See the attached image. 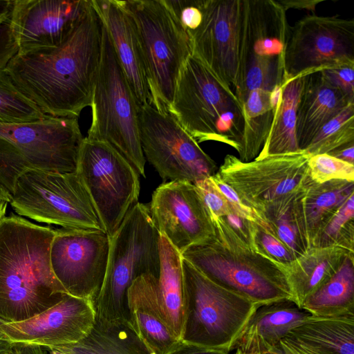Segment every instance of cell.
Instances as JSON below:
<instances>
[{
    "mask_svg": "<svg viewBox=\"0 0 354 354\" xmlns=\"http://www.w3.org/2000/svg\"><path fill=\"white\" fill-rule=\"evenodd\" d=\"M182 267L188 297L183 341L229 353L258 305L214 283L183 258Z\"/></svg>",
    "mask_w": 354,
    "mask_h": 354,
    "instance_id": "30bf717a",
    "label": "cell"
},
{
    "mask_svg": "<svg viewBox=\"0 0 354 354\" xmlns=\"http://www.w3.org/2000/svg\"><path fill=\"white\" fill-rule=\"evenodd\" d=\"M194 185L206 205L212 221L233 212L210 176L195 183Z\"/></svg>",
    "mask_w": 354,
    "mask_h": 354,
    "instance_id": "f35d334b",
    "label": "cell"
},
{
    "mask_svg": "<svg viewBox=\"0 0 354 354\" xmlns=\"http://www.w3.org/2000/svg\"><path fill=\"white\" fill-rule=\"evenodd\" d=\"M286 11L290 8L306 10L315 14V8L322 0H279Z\"/></svg>",
    "mask_w": 354,
    "mask_h": 354,
    "instance_id": "bcb514c9",
    "label": "cell"
},
{
    "mask_svg": "<svg viewBox=\"0 0 354 354\" xmlns=\"http://www.w3.org/2000/svg\"><path fill=\"white\" fill-rule=\"evenodd\" d=\"M10 200V193L3 186H0V222L6 216V211Z\"/></svg>",
    "mask_w": 354,
    "mask_h": 354,
    "instance_id": "f907efd6",
    "label": "cell"
},
{
    "mask_svg": "<svg viewBox=\"0 0 354 354\" xmlns=\"http://www.w3.org/2000/svg\"><path fill=\"white\" fill-rule=\"evenodd\" d=\"M264 354H268V353H264Z\"/></svg>",
    "mask_w": 354,
    "mask_h": 354,
    "instance_id": "680465c9",
    "label": "cell"
},
{
    "mask_svg": "<svg viewBox=\"0 0 354 354\" xmlns=\"http://www.w3.org/2000/svg\"><path fill=\"white\" fill-rule=\"evenodd\" d=\"M171 354H230L225 351L203 347L183 341L180 347Z\"/></svg>",
    "mask_w": 354,
    "mask_h": 354,
    "instance_id": "f6af8a7d",
    "label": "cell"
},
{
    "mask_svg": "<svg viewBox=\"0 0 354 354\" xmlns=\"http://www.w3.org/2000/svg\"><path fill=\"white\" fill-rule=\"evenodd\" d=\"M83 140L77 118L0 122V184L11 194L27 171H75Z\"/></svg>",
    "mask_w": 354,
    "mask_h": 354,
    "instance_id": "8992f818",
    "label": "cell"
},
{
    "mask_svg": "<svg viewBox=\"0 0 354 354\" xmlns=\"http://www.w3.org/2000/svg\"><path fill=\"white\" fill-rule=\"evenodd\" d=\"M49 348L66 354H153L128 319L95 321L90 333L78 342Z\"/></svg>",
    "mask_w": 354,
    "mask_h": 354,
    "instance_id": "83f0119b",
    "label": "cell"
},
{
    "mask_svg": "<svg viewBox=\"0 0 354 354\" xmlns=\"http://www.w3.org/2000/svg\"><path fill=\"white\" fill-rule=\"evenodd\" d=\"M255 249L283 268L297 259L293 252L271 231L257 224L254 237Z\"/></svg>",
    "mask_w": 354,
    "mask_h": 354,
    "instance_id": "74e56055",
    "label": "cell"
},
{
    "mask_svg": "<svg viewBox=\"0 0 354 354\" xmlns=\"http://www.w3.org/2000/svg\"><path fill=\"white\" fill-rule=\"evenodd\" d=\"M13 1L0 0V59L8 61L18 53V46L10 28Z\"/></svg>",
    "mask_w": 354,
    "mask_h": 354,
    "instance_id": "60d3db41",
    "label": "cell"
},
{
    "mask_svg": "<svg viewBox=\"0 0 354 354\" xmlns=\"http://www.w3.org/2000/svg\"><path fill=\"white\" fill-rule=\"evenodd\" d=\"M284 339L308 354H354V313L310 315Z\"/></svg>",
    "mask_w": 354,
    "mask_h": 354,
    "instance_id": "d4e9b609",
    "label": "cell"
},
{
    "mask_svg": "<svg viewBox=\"0 0 354 354\" xmlns=\"http://www.w3.org/2000/svg\"><path fill=\"white\" fill-rule=\"evenodd\" d=\"M301 308L316 317L354 313V252L345 257L335 273L304 301Z\"/></svg>",
    "mask_w": 354,
    "mask_h": 354,
    "instance_id": "4dcf8cb0",
    "label": "cell"
},
{
    "mask_svg": "<svg viewBox=\"0 0 354 354\" xmlns=\"http://www.w3.org/2000/svg\"><path fill=\"white\" fill-rule=\"evenodd\" d=\"M147 205L159 234L180 254L214 234L210 213L191 182L171 180L161 184Z\"/></svg>",
    "mask_w": 354,
    "mask_h": 354,
    "instance_id": "ac0fdd59",
    "label": "cell"
},
{
    "mask_svg": "<svg viewBox=\"0 0 354 354\" xmlns=\"http://www.w3.org/2000/svg\"><path fill=\"white\" fill-rule=\"evenodd\" d=\"M12 344L0 333V354H9Z\"/></svg>",
    "mask_w": 354,
    "mask_h": 354,
    "instance_id": "816d5d0a",
    "label": "cell"
},
{
    "mask_svg": "<svg viewBox=\"0 0 354 354\" xmlns=\"http://www.w3.org/2000/svg\"><path fill=\"white\" fill-rule=\"evenodd\" d=\"M233 354H242V353H240V352H239V351H235V352H234V353H233Z\"/></svg>",
    "mask_w": 354,
    "mask_h": 354,
    "instance_id": "9f6ffc18",
    "label": "cell"
},
{
    "mask_svg": "<svg viewBox=\"0 0 354 354\" xmlns=\"http://www.w3.org/2000/svg\"><path fill=\"white\" fill-rule=\"evenodd\" d=\"M354 143V102L326 124L304 151L309 157Z\"/></svg>",
    "mask_w": 354,
    "mask_h": 354,
    "instance_id": "e575fe53",
    "label": "cell"
},
{
    "mask_svg": "<svg viewBox=\"0 0 354 354\" xmlns=\"http://www.w3.org/2000/svg\"><path fill=\"white\" fill-rule=\"evenodd\" d=\"M109 242L102 230L57 229L50 266L68 295L95 301L105 277Z\"/></svg>",
    "mask_w": 354,
    "mask_h": 354,
    "instance_id": "e0dca14e",
    "label": "cell"
},
{
    "mask_svg": "<svg viewBox=\"0 0 354 354\" xmlns=\"http://www.w3.org/2000/svg\"><path fill=\"white\" fill-rule=\"evenodd\" d=\"M90 0H14L12 34L24 55L62 45L84 16Z\"/></svg>",
    "mask_w": 354,
    "mask_h": 354,
    "instance_id": "d6986e66",
    "label": "cell"
},
{
    "mask_svg": "<svg viewBox=\"0 0 354 354\" xmlns=\"http://www.w3.org/2000/svg\"><path fill=\"white\" fill-rule=\"evenodd\" d=\"M310 315L291 299L259 305L233 342L229 353H268Z\"/></svg>",
    "mask_w": 354,
    "mask_h": 354,
    "instance_id": "603a6c76",
    "label": "cell"
},
{
    "mask_svg": "<svg viewBox=\"0 0 354 354\" xmlns=\"http://www.w3.org/2000/svg\"><path fill=\"white\" fill-rule=\"evenodd\" d=\"M214 234L191 246L182 258L218 285L259 306L291 299L284 268L243 243L220 218Z\"/></svg>",
    "mask_w": 354,
    "mask_h": 354,
    "instance_id": "3957f363",
    "label": "cell"
},
{
    "mask_svg": "<svg viewBox=\"0 0 354 354\" xmlns=\"http://www.w3.org/2000/svg\"><path fill=\"white\" fill-rule=\"evenodd\" d=\"M90 140L109 144L145 177L139 130V106L102 24V51L93 88Z\"/></svg>",
    "mask_w": 354,
    "mask_h": 354,
    "instance_id": "ba28073f",
    "label": "cell"
},
{
    "mask_svg": "<svg viewBox=\"0 0 354 354\" xmlns=\"http://www.w3.org/2000/svg\"><path fill=\"white\" fill-rule=\"evenodd\" d=\"M303 79L304 76L286 79L280 87L268 135L256 158L303 152L298 147L295 133Z\"/></svg>",
    "mask_w": 354,
    "mask_h": 354,
    "instance_id": "f1b7e54d",
    "label": "cell"
},
{
    "mask_svg": "<svg viewBox=\"0 0 354 354\" xmlns=\"http://www.w3.org/2000/svg\"><path fill=\"white\" fill-rule=\"evenodd\" d=\"M168 112L198 143L216 141L239 151L243 104L193 55L180 72Z\"/></svg>",
    "mask_w": 354,
    "mask_h": 354,
    "instance_id": "277c9868",
    "label": "cell"
},
{
    "mask_svg": "<svg viewBox=\"0 0 354 354\" xmlns=\"http://www.w3.org/2000/svg\"><path fill=\"white\" fill-rule=\"evenodd\" d=\"M142 149L163 180L195 183L215 174L216 162L169 113L151 104L139 108Z\"/></svg>",
    "mask_w": 354,
    "mask_h": 354,
    "instance_id": "5bb4252c",
    "label": "cell"
},
{
    "mask_svg": "<svg viewBox=\"0 0 354 354\" xmlns=\"http://www.w3.org/2000/svg\"><path fill=\"white\" fill-rule=\"evenodd\" d=\"M331 246L354 252V194L327 223L310 248Z\"/></svg>",
    "mask_w": 354,
    "mask_h": 354,
    "instance_id": "d590c367",
    "label": "cell"
},
{
    "mask_svg": "<svg viewBox=\"0 0 354 354\" xmlns=\"http://www.w3.org/2000/svg\"><path fill=\"white\" fill-rule=\"evenodd\" d=\"M306 189L272 201L260 212L272 232L297 258L310 248L303 207V198Z\"/></svg>",
    "mask_w": 354,
    "mask_h": 354,
    "instance_id": "f546056e",
    "label": "cell"
},
{
    "mask_svg": "<svg viewBox=\"0 0 354 354\" xmlns=\"http://www.w3.org/2000/svg\"><path fill=\"white\" fill-rule=\"evenodd\" d=\"M10 194V204L20 216L65 230L104 231L76 171H27L18 178Z\"/></svg>",
    "mask_w": 354,
    "mask_h": 354,
    "instance_id": "9c48e42d",
    "label": "cell"
},
{
    "mask_svg": "<svg viewBox=\"0 0 354 354\" xmlns=\"http://www.w3.org/2000/svg\"><path fill=\"white\" fill-rule=\"evenodd\" d=\"M351 102L354 98L330 84L320 71L304 75L295 124L299 150L304 151L322 127Z\"/></svg>",
    "mask_w": 354,
    "mask_h": 354,
    "instance_id": "cb8c5ba5",
    "label": "cell"
},
{
    "mask_svg": "<svg viewBox=\"0 0 354 354\" xmlns=\"http://www.w3.org/2000/svg\"><path fill=\"white\" fill-rule=\"evenodd\" d=\"M308 158L303 151L243 162L228 154L216 173L247 205L260 214L266 205L308 187L313 182Z\"/></svg>",
    "mask_w": 354,
    "mask_h": 354,
    "instance_id": "9a60e30c",
    "label": "cell"
},
{
    "mask_svg": "<svg viewBox=\"0 0 354 354\" xmlns=\"http://www.w3.org/2000/svg\"><path fill=\"white\" fill-rule=\"evenodd\" d=\"M220 218L225 223L243 243L256 250L254 243L256 223L239 216L234 212Z\"/></svg>",
    "mask_w": 354,
    "mask_h": 354,
    "instance_id": "ee69618b",
    "label": "cell"
},
{
    "mask_svg": "<svg viewBox=\"0 0 354 354\" xmlns=\"http://www.w3.org/2000/svg\"><path fill=\"white\" fill-rule=\"evenodd\" d=\"M333 86L354 98V64H341L319 71Z\"/></svg>",
    "mask_w": 354,
    "mask_h": 354,
    "instance_id": "7bdbcfd3",
    "label": "cell"
},
{
    "mask_svg": "<svg viewBox=\"0 0 354 354\" xmlns=\"http://www.w3.org/2000/svg\"><path fill=\"white\" fill-rule=\"evenodd\" d=\"M327 154L344 162L354 165V143L341 147Z\"/></svg>",
    "mask_w": 354,
    "mask_h": 354,
    "instance_id": "c3c4849f",
    "label": "cell"
},
{
    "mask_svg": "<svg viewBox=\"0 0 354 354\" xmlns=\"http://www.w3.org/2000/svg\"><path fill=\"white\" fill-rule=\"evenodd\" d=\"M180 24L188 32L198 27L202 19L200 0H166Z\"/></svg>",
    "mask_w": 354,
    "mask_h": 354,
    "instance_id": "b9f144b4",
    "label": "cell"
},
{
    "mask_svg": "<svg viewBox=\"0 0 354 354\" xmlns=\"http://www.w3.org/2000/svg\"><path fill=\"white\" fill-rule=\"evenodd\" d=\"M210 177L226 198L234 213L265 228H270L264 218L257 210L247 205L235 191L221 178L217 173Z\"/></svg>",
    "mask_w": 354,
    "mask_h": 354,
    "instance_id": "ab89813d",
    "label": "cell"
},
{
    "mask_svg": "<svg viewBox=\"0 0 354 354\" xmlns=\"http://www.w3.org/2000/svg\"><path fill=\"white\" fill-rule=\"evenodd\" d=\"M286 11L277 0H247L241 56L242 102L253 90L274 92L285 81L284 56L290 30Z\"/></svg>",
    "mask_w": 354,
    "mask_h": 354,
    "instance_id": "7c38bea8",
    "label": "cell"
},
{
    "mask_svg": "<svg viewBox=\"0 0 354 354\" xmlns=\"http://www.w3.org/2000/svg\"><path fill=\"white\" fill-rule=\"evenodd\" d=\"M128 320L153 354H171L183 341L173 333L164 317L158 292V278L142 274L127 292Z\"/></svg>",
    "mask_w": 354,
    "mask_h": 354,
    "instance_id": "7402d4cb",
    "label": "cell"
},
{
    "mask_svg": "<svg viewBox=\"0 0 354 354\" xmlns=\"http://www.w3.org/2000/svg\"><path fill=\"white\" fill-rule=\"evenodd\" d=\"M102 28L91 1L82 19L62 45L17 53L5 68L17 87L45 115L77 118L91 105L101 57Z\"/></svg>",
    "mask_w": 354,
    "mask_h": 354,
    "instance_id": "6da1fadb",
    "label": "cell"
},
{
    "mask_svg": "<svg viewBox=\"0 0 354 354\" xmlns=\"http://www.w3.org/2000/svg\"><path fill=\"white\" fill-rule=\"evenodd\" d=\"M308 173L311 180L317 183L336 180L354 182V165L326 153L309 157Z\"/></svg>",
    "mask_w": 354,
    "mask_h": 354,
    "instance_id": "8d00e7d4",
    "label": "cell"
},
{
    "mask_svg": "<svg viewBox=\"0 0 354 354\" xmlns=\"http://www.w3.org/2000/svg\"><path fill=\"white\" fill-rule=\"evenodd\" d=\"M9 354H47V352L39 346L13 344Z\"/></svg>",
    "mask_w": 354,
    "mask_h": 354,
    "instance_id": "681fc988",
    "label": "cell"
},
{
    "mask_svg": "<svg viewBox=\"0 0 354 354\" xmlns=\"http://www.w3.org/2000/svg\"><path fill=\"white\" fill-rule=\"evenodd\" d=\"M46 117L17 87L5 67L0 68V122L26 124L41 121Z\"/></svg>",
    "mask_w": 354,
    "mask_h": 354,
    "instance_id": "836d02e7",
    "label": "cell"
},
{
    "mask_svg": "<svg viewBox=\"0 0 354 354\" xmlns=\"http://www.w3.org/2000/svg\"><path fill=\"white\" fill-rule=\"evenodd\" d=\"M44 349L46 351L47 354H66L63 352H61L58 350L53 349V348H44Z\"/></svg>",
    "mask_w": 354,
    "mask_h": 354,
    "instance_id": "f5cc1de1",
    "label": "cell"
},
{
    "mask_svg": "<svg viewBox=\"0 0 354 354\" xmlns=\"http://www.w3.org/2000/svg\"><path fill=\"white\" fill-rule=\"evenodd\" d=\"M118 1L140 42L151 105L168 112L180 72L192 55L189 34L166 0Z\"/></svg>",
    "mask_w": 354,
    "mask_h": 354,
    "instance_id": "5b68a950",
    "label": "cell"
},
{
    "mask_svg": "<svg viewBox=\"0 0 354 354\" xmlns=\"http://www.w3.org/2000/svg\"><path fill=\"white\" fill-rule=\"evenodd\" d=\"M95 321L93 300L67 294L31 318L0 326V333L12 344L49 348L78 342L90 333Z\"/></svg>",
    "mask_w": 354,
    "mask_h": 354,
    "instance_id": "ffe728a7",
    "label": "cell"
},
{
    "mask_svg": "<svg viewBox=\"0 0 354 354\" xmlns=\"http://www.w3.org/2000/svg\"><path fill=\"white\" fill-rule=\"evenodd\" d=\"M56 232L14 214L0 222V319L5 323L31 318L68 294L50 266Z\"/></svg>",
    "mask_w": 354,
    "mask_h": 354,
    "instance_id": "7a4b0ae2",
    "label": "cell"
},
{
    "mask_svg": "<svg viewBox=\"0 0 354 354\" xmlns=\"http://www.w3.org/2000/svg\"><path fill=\"white\" fill-rule=\"evenodd\" d=\"M202 19L190 36L192 55L238 97L247 0H200Z\"/></svg>",
    "mask_w": 354,
    "mask_h": 354,
    "instance_id": "4fadbf2b",
    "label": "cell"
},
{
    "mask_svg": "<svg viewBox=\"0 0 354 354\" xmlns=\"http://www.w3.org/2000/svg\"><path fill=\"white\" fill-rule=\"evenodd\" d=\"M0 186H3V185H1L0 184Z\"/></svg>",
    "mask_w": 354,
    "mask_h": 354,
    "instance_id": "6f0895ef",
    "label": "cell"
},
{
    "mask_svg": "<svg viewBox=\"0 0 354 354\" xmlns=\"http://www.w3.org/2000/svg\"><path fill=\"white\" fill-rule=\"evenodd\" d=\"M75 171L85 185L102 227L112 236L140 194L138 174L109 144L84 138Z\"/></svg>",
    "mask_w": 354,
    "mask_h": 354,
    "instance_id": "8fae6325",
    "label": "cell"
},
{
    "mask_svg": "<svg viewBox=\"0 0 354 354\" xmlns=\"http://www.w3.org/2000/svg\"><path fill=\"white\" fill-rule=\"evenodd\" d=\"M8 63L6 60H0V68H3Z\"/></svg>",
    "mask_w": 354,
    "mask_h": 354,
    "instance_id": "db71d44e",
    "label": "cell"
},
{
    "mask_svg": "<svg viewBox=\"0 0 354 354\" xmlns=\"http://www.w3.org/2000/svg\"><path fill=\"white\" fill-rule=\"evenodd\" d=\"M159 253L158 292L161 310L173 333L183 341L188 314V297L181 254L161 234Z\"/></svg>",
    "mask_w": 354,
    "mask_h": 354,
    "instance_id": "484cf974",
    "label": "cell"
},
{
    "mask_svg": "<svg viewBox=\"0 0 354 354\" xmlns=\"http://www.w3.org/2000/svg\"><path fill=\"white\" fill-rule=\"evenodd\" d=\"M91 1L109 35L138 105H151L141 48L130 17L118 0Z\"/></svg>",
    "mask_w": 354,
    "mask_h": 354,
    "instance_id": "44dd1931",
    "label": "cell"
},
{
    "mask_svg": "<svg viewBox=\"0 0 354 354\" xmlns=\"http://www.w3.org/2000/svg\"><path fill=\"white\" fill-rule=\"evenodd\" d=\"M341 64H354L353 19L309 14L290 27L285 80Z\"/></svg>",
    "mask_w": 354,
    "mask_h": 354,
    "instance_id": "2e32d148",
    "label": "cell"
},
{
    "mask_svg": "<svg viewBox=\"0 0 354 354\" xmlns=\"http://www.w3.org/2000/svg\"><path fill=\"white\" fill-rule=\"evenodd\" d=\"M354 194V182L330 180L322 183L313 181L305 191L303 207L310 245L327 223Z\"/></svg>",
    "mask_w": 354,
    "mask_h": 354,
    "instance_id": "d6a6232c",
    "label": "cell"
},
{
    "mask_svg": "<svg viewBox=\"0 0 354 354\" xmlns=\"http://www.w3.org/2000/svg\"><path fill=\"white\" fill-rule=\"evenodd\" d=\"M280 88L274 92L257 89L250 91L242 102L245 125L239 159L254 160L268 135Z\"/></svg>",
    "mask_w": 354,
    "mask_h": 354,
    "instance_id": "1f68e13d",
    "label": "cell"
},
{
    "mask_svg": "<svg viewBox=\"0 0 354 354\" xmlns=\"http://www.w3.org/2000/svg\"><path fill=\"white\" fill-rule=\"evenodd\" d=\"M268 354H308L286 339H282Z\"/></svg>",
    "mask_w": 354,
    "mask_h": 354,
    "instance_id": "7dc6e473",
    "label": "cell"
},
{
    "mask_svg": "<svg viewBox=\"0 0 354 354\" xmlns=\"http://www.w3.org/2000/svg\"><path fill=\"white\" fill-rule=\"evenodd\" d=\"M351 252L337 247H311L284 268L292 301L301 308L304 301L323 286Z\"/></svg>",
    "mask_w": 354,
    "mask_h": 354,
    "instance_id": "4316f807",
    "label": "cell"
},
{
    "mask_svg": "<svg viewBox=\"0 0 354 354\" xmlns=\"http://www.w3.org/2000/svg\"><path fill=\"white\" fill-rule=\"evenodd\" d=\"M5 322L0 319V326L4 324Z\"/></svg>",
    "mask_w": 354,
    "mask_h": 354,
    "instance_id": "11a10c76",
    "label": "cell"
},
{
    "mask_svg": "<svg viewBox=\"0 0 354 354\" xmlns=\"http://www.w3.org/2000/svg\"><path fill=\"white\" fill-rule=\"evenodd\" d=\"M160 234L148 205L137 203L109 237L104 281L95 300L96 321L128 319L127 292L142 274L158 277Z\"/></svg>",
    "mask_w": 354,
    "mask_h": 354,
    "instance_id": "52a82bcc",
    "label": "cell"
}]
</instances>
